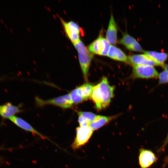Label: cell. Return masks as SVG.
Returning <instances> with one entry per match:
<instances>
[{"label": "cell", "instance_id": "4", "mask_svg": "<svg viewBox=\"0 0 168 168\" xmlns=\"http://www.w3.org/2000/svg\"><path fill=\"white\" fill-rule=\"evenodd\" d=\"M35 100L37 105L40 106L52 105L66 109L71 108L73 104L69 93L48 100H43L36 97Z\"/></svg>", "mask_w": 168, "mask_h": 168}, {"label": "cell", "instance_id": "2", "mask_svg": "<svg viewBox=\"0 0 168 168\" xmlns=\"http://www.w3.org/2000/svg\"><path fill=\"white\" fill-rule=\"evenodd\" d=\"M73 45L78 52L79 61L84 78L86 81H87L89 68L93 55L80 40Z\"/></svg>", "mask_w": 168, "mask_h": 168}, {"label": "cell", "instance_id": "16", "mask_svg": "<svg viewBox=\"0 0 168 168\" xmlns=\"http://www.w3.org/2000/svg\"><path fill=\"white\" fill-rule=\"evenodd\" d=\"M143 53L159 63L160 66L162 67L165 64L164 62L168 57V54L164 52L154 51H144Z\"/></svg>", "mask_w": 168, "mask_h": 168}, {"label": "cell", "instance_id": "1", "mask_svg": "<svg viewBox=\"0 0 168 168\" xmlns=\"http://www.w3.org/2000/svg\"><path fill=\"white\" fill-rule=\"evenodd\" d=\"M114 91L113 86L110 85L105 77L94 86L91 97L98 110L105 109L108 106L113 96Z\"/></svg>", "mask_w": 168, "mask_h": 168}, {"label": "cell", "instance_id": "17", "mask_svg": "<svg viewBox=\"0 0 168 168\" xmlns=\"http://www.w3.org/2000/svg\"><path fill=\"white\" fill-rule=\"evenodd\" d=\"M115 116L108 117L99 115L95 120L90 123L89 126L93 131H95L102 127L115 118Z\"/></svg>", "mask_w": 168, "mask_h": 168}, {"label": "cell", "instance_id": "22", "mask_svg": "<svg viewBox=\"0 0 168 168\" xmlns=\"http://www.w3.org/2000/svg\"></svg>", "mask_w": 168, "mask_h": 168}, {"label": "cell", "instance_id": "18", "mask_svg": "<svg viewBox=\"0 0 168 168\" xmlns=\"http://www.w3.org/2000/svg\"><path fill=\"white\" fill-rule=\"evenodd\" d=\"M77 113L79 116L84 117L90 123L95 120L99 115L90 112L78 111Z\"/></svg>", "mask_w": 168, "mask_h": 168}, {"label": "cell", "instance_id": "6", "mask_svg": "<svg viewBox=\"0 0 168 168\" xmlns=\"http://www.w3.org/2000/svg\"><path fill=\"white\" fill-rule=\"evenodd\" d=\"M110 45L106 39L100 35L88 46V49L92 54L106 56L107 55Z\"/></svg>", "mask_w": 168, "mask_h": 168}, {"label": "cell", "instance_id": "9", "mask_svg": "<svg viewBox=\"0 0 168 168\" xmlns=\"http://www.w3.org/2000/svg\"><path fill=\"white\" fill-rule=\"evenodd\" d=\"M61 21L66 34L73 44L80 40V30L78 25L72 21L66 22L62 19Z\"/></svg>", "mask_w": 168, "mask_h": 168}, {"label": "cell", "instance_id": "5", "mask_svg": "<svg viewBox=\"0 0 168 168\" xmlns=\"http://www.w3.org/2000/svg\"><path fill=\"white\" fill-rule=\"evenodd\" d=\"M76 131V138L71 145L73 150L77 149L87 143L93 132V131L89 126L77 127Z\"/></svg>", "mask_w": 168, "mask_h": 168}, {"label": "cell", "instance_id": "8", "mask_svg": "<svg viewBox=\"0 0 168 168\" xmlns=\"http://www.w3.org/2000/svg\"><path fill=\"white\" fill-rule=\"evenodd\" d=\"M128 58V62L133 66L140 65L160 66L159 63L144 53L130 55Z\"/></svg>", "mask_w": 168, "mask_h": 168}, {"label": "cell", "instance_id": "12", "mask_svg": "<svg viewBox=\"0 0 168 168\" xmlns=\"http://www.w3.org/2000/svg\"><path fill=\"white\" fill-rule=\"evenodd\" d=\"M9 119L15 124L22 129L31 132L34 135H37L42 139H49L47 137L40 133L30 124L22 119L14 115L9 118Z\"/></svg>", "mask_w": 168, "mask_h": 168}, {"label": "cell", "instance_id": "14", "mask_svg": "<svg viewBox=\"0 0 168 168\" xmlns=\"http://www.w3.org/2000/svg\"><path fill=\"white\" fill-rule=\"evenodd\" d=\"M107 56L115 60L128 62V57L120 49L112 45H110Z\"/></svg>", "mask_w": 168, "mask_h": 168}, {"label": "cell", "instance_id": "15", "mask_svg": "<svg viewBox=\"0 0 168 168\" xmlns=\"http://www.w3.org/2000/svg\"><path fill=\"white\" fill-rule=\"evenodd\" d=\"M21 111L18 107L10 103L0 105V115L4 118H9Z\"/></svg>", "mask_w": 168, "mask_h": 168}, {"label": "cell", "instance_id": "3", "mask_svg": "<svg viewBox=\"0 0 168 168\" xmlns=\"http://www.w3.org/2000/svg\"><path fill=\"white\" fill-rule=\"evenodd\" d=\"M93 87L86 83L71 91L69 94L73 103H79L91 97Z\"/></svg>", "mask_w": 168, "mask_h": 168}, {"label": "cell", "instance_id": "21", "mask_svg": "<svg viewBox=\"0 0 168 168\" xmlns=\"http://www.w3.org/2000/svg\"><path fill=\"white\" fill-rule=\"evenodd\" d=\"M162 67L164 68V70L168 71V64H165Z\"/></svg>", "mask_w": 168, "mask_h": 168}, {"label": "cell", "instance_id": "19", "mask_svg": "<svg viewBox=\"0 0 168 168\" xmlns=\"http://www.w3.org/2000/svg\"><path fill=\"white\" fill-rule=\"evenodd\" d=\"M159 83H168V71L164 70L159 75Z\"/></svg>", "mask_w": 168, "mask_h": 168}, {"label": "cell", "instance_id": "10", "mask_svg": "<svg viewBox=\"0 0 168 168\" xmlns=\"http://www.w3.org/2000/svg\"><path fill=\"white\" fill-rule=\"evenodd\" d=\"M154 154L152 151L143 149L140 150L139 164L141 168H147L157 160Z\"/></svg>", "mask_w": 168, "mask_h": 168}, {"label": "cell", "instance_id": "11", "mask_svg": "<svg viewBox=\"0 0 168 168\" xmlns=\"http://www.w3.org/2000/svg\"><path fill=\"white\" fill-rule=\"evenodd\" d=\"M119 42L129 50L143 52L144 51L137 41L128 34L124 35Z\"/></svg>", "mask_w": 168, "mask_h": 168}, {"label": "cell", "instance_id": "13", "mask_svg": "<svg viewBox=\"0 0 168 168\" xmlns=\"http://www.w3.org/2000/svg\"><path fill=\"white\" fill-rule=\"evenodd\" d=\"M117 26L112 13L106 35V39L111 45H115L117 43Z\"/></svg>", "mask_w": 168, "mask_h": 168}, {"label": "cell", "instance_id": "7", "mask_svg": "<svg viewBox=\"0 0 168 168\" xmlns=\"http://www.w3.org/2000/svg\"><path fill=\"white\" fill-rule=\"evenodd\" d=\"M133 77L135 78H156L159 75L154 66L150 65L133 66Z\"/></svg>", "mask_w": 168, "mask_h": 168}, {"label": "cell", "instance_id": "20", "mask_svg": "<svg viewBox=\"0 0 168 168\" xmlns=\"http://www.w3.org/2000/svg\"><path fill=\"white\" fill-rule=\"evenodd\" d=\"M78 122L81 127L88 126L90 123L87 119L81 116H79Z\"/></svg>", "mask_w": 168, "mask_h": 168}]
</instances>
